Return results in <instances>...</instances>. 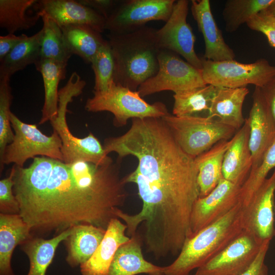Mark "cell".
I'll return each instance as SVG.
<instances>
[{"instance_id":"1","label":"cell","mask_w":275,"mask_h":275,"mask_svg":"<svg viewBox=\"0 0 275 275\" xmlns=\"http://www.w3.org/2000/svg\"><path fill=\"white\" fill-rule=\"evenodd\" d=\"M13 180L19 214L31 232L60 234L79 224L106 229L128 196L123 178L85 187L67 163L45 156L34 157L27 168L15 166Z\"/></svg>"},{"instance_id":"2","label":"cell","mask_w":275,"mask_h":275,"mask_svg":"<svg viewBox=\"0 0 275 275\" xmlns=\"http://www.w3.org/2000/svg\"><path fill=\"white\" fill-rule=\"evenodd\" d=\"M103 146L120 161L137 158L136 169L123 179L136 185L144 208L168 211L199 196L195 159L179 147L162 118L132 119L125 133L105 139Z\"/></svg>"},{"instance_id":"3","label":"cell","mask_w":275,"mask_h":275,"mask_svg":"<svg viewBox=\"0 0 275 275\" xmlns=\"http://www.w3.org/2000/svg\"><path fill=\"white\" fill-rule=\"evenodd\" d=\"M156 30L145 25L134 32L107 35L114 62V81L133 91L158 70Z\"/></svg>"},{"instance_id":"4","label":"cell","mask_w":275,"mask_h":275,"mask_svg":"<svg viewBox=\"0 0 275 275\" xmlns=\"http://www.w3.org/2000/svg\"><path fill=\"white\" fill-rule=\"evenodd\" d=\"M244 229V208L238 202L223 217L187 239L174 261L164 267V274L189 275L216 256Z\"/></svg>"},{"instance_id":"5","label":"cell","mask_w":275,"mask_h":275,"mask_svg":"<svg viewBox=\"0 0 275 275\" xmlns=\"http://www.w3.org/2000/svg\"><path fill=\"white\" fill-rule=\"evenodd\" d=\"M86 85V81L76 72L72 73L66 84L59 91L58 114L50 123L62 141L61 152L64 163L84 161L103 165L113 160L106 153L98 139L92 133L83 138L76 137L70 131L66 121L68 104L74 97L82 93Z\"/></svg>"},{"instance_id":"6","label":"cell","mask_w":275,"mask_h":275,"mask_svg":"<svg viewBox=\"0 0 275 275\" xmlns=\"http://www.w3.org/2000/svg\"><path fill=\"white\" fill-rule=\"evenodd\" d=\"M85 108L89 112L112 113L113 124L117 127L126 125L129 119L162 118L169 114L162 102L150 104L143 99L138 91L115 82L105 90L93 91V96L87 100Z\"/></svg>"},{"instance_id":"7","label":"cell","mask_w":275,"mask_h":275,"mask_svg":"<svg viewBox=\"0 0 275 275\" xmlns=\"http://www.w3.org/2000/svg\"><path fill=\"white\" fill-rule=\"evenodd\" d=\"M162 119L179 147L194 159L219 141L231 139L237 131L207 116L177 117L169 113Z\"/></svg>"},{"instance_id":"8","label":"cell","mask_w":275,"mask_h":275,"mask_svg":"<svg viewBox=\"0 0 275 275\" xmlns=\"http://www.w3.org/2000/svg\"><path fill=\"white\" fill-rule=\"evenodd\" d=\"M10 122L14 136L13 141L6 147L0 161L1 174L5 164L13 163L17 167H23L28 159L37 155L63 161L62 143L56 131L53 130L50 136L46 135L36 124L22 122L12 112Z\"/></svg>"},{"instance_id":"9","label":"cell","mask_w":275,"mask_h":275,"mask_svg":"<svg viewBox=\"0 0 275 275\" xmlns=\"http://www.w3.org/2000/svg\"><path fill=\"white\" fill-rule=\"evenodd\" d=\"M201 59L205 82L216 87L237 88L253 85L261 88L275 75V66L263 58L251 63L235 60L215 62Z\"/></svg>"},{"instance_id":"10","label":"cell","mask_w":275,"mask_h":275,"mask_svg":"<svg viewBox=\"0 0 275 275\" xmlns=\"http://www.w3.org/2000/svg\"><path fill=\"white\" fill-rule=\"evenodd\" d=\"M158 60L156 74L143 83L137 90L142 97L164 91L175 93L206 85L201 69L184 61L175 52L160 49Z\"/></svg>"},{"instance_id":"11","label":"cell","mask_w":275,"mask_h":275,"mask_svg":"<svg viewBox=\"0 0 275 275\" xmlns=\"http://www.w3.org/2000/svg\"><path fill=\"white\" fill-rule=\"evenodd\" d=\"M175 0H127L119 2L106 19L105 29L112 34L134 32L151 21L166 22Z\"/></svg>"},{"instance_id":"12","label":"cell","mask_w":275,"mask_h":275,"mask_svg":"<svg viewBox=\"0 0 275 275\" xmlns=\"http://www.w3.org/2000/svg\"><path fill=\"white\" fill-rule=\"evenodd\" d=\"M188 8V1H176L168 20L162 28L156 30L157 43L160 49L174 52L196 68L201 69V59L195 50L196 37L187 21Z\"/></svg>"},{"instance_id":"13","label":"cell","mask_w":275,"mask_h":275,"mask_svg":"<svg viewBox=\"0 0 275 275\" xmlns=\"http://www.w3.org/2000/svg\"><path fill=\"white\" fill-rule=\"evenodd\" d=\"M263 242L244 229L223 251L198 268L195 275H240L252 265Z\"/></svg>"},{"instance_id":"14","label":"cell","mask_w":275,"mask_h":275,"mask_svg":"<svg viewBox=\"0 0 275 275\" xmlns=\"http://www.w3.org/2000/svg\"><path fill=\"white\" fill-rule=\"evenodd\" d=\"M240 188L241 186L223 178L209 194L199 197L194 204L190 216L191 237L235 207L239 202Z\"/></svg>"},{"instance_id":"15","label":"cell","mask_w":275,"mask_h":275,"mask_svg":"<svg viewBox=\"0 0 275 275\" xmlns=\"http://www.w3.org/2000/svg\"><path fill=\"white\" fill-rule=\"evenodd\" d=\"M275 169L254 194L249 204L243 207L244 229L262 241L275 236Z\"/></svg>"},{"instance_id":"16","label":"cell","mask_w":275,"mask_h":275,"mask_svg":"<svg viewBox=\"0 0 275 275\" xmlns=\"http://www.w3.org/2000/svg\"><path fill=\"white\" fill-rule=\"evenodd\" d=\"M249 117V147L252 157L251 170L261 162L268 148L275 141V122L264 100L259 87H255Z\"/></svg>"},{"instance_id":"17","label":"cell","mask_w":275,"mask_h":275,"mask_svg":"<svg viewBox=\"0 0 275 275\" xmlns=\"http://www.w3.org/2000/svg\"><path fill=\"white\" fill-rule=\"evenodd\" d=\"M37 12H43L61 28L71 24L87 25L100 33L105 30L106 19L94 10L78 1L40 0L33 6Z\"/></svg>"},{"instance_id":"18","label":"cell","mask_w":275,"mask_h":275,"mask_svg":"<svg viewBox=\"0 0 275 275\" xmlns=\"http://www.w3.org/2000/svg\"><path fill=\"white\" fill-rule=\"evenodd\" d=\"M191 11L205 43L203 58L215 62L233 60L235 54L226 43L213 16L209 0H192Z\"/></svg>"},{"instance_id":"19","label":"cell","mask_w":275,"mask_h":275,"mask_svg":"<svg viewBox=\"0 0 275 275\" xmlns=\"http://www.w3.org/2000/svg\"><path fill=\"white\" fill-rule=\"evenodd\" d=\"M250 128L246 120L232 138L223 160L225 179L241 187L251 170L253 161L249 147Z\"/></svg>"},{"instance_id":"20","label":"cell","mask_w":275,"mask_h":275,"mask_svg":"<svg viewBox=\"0 0 275 275\" xmlns=\"http://www.w3.org/2000/svg\"><path fill=\"white\" fill-rule=\"evenodd\" d=\"M127 227L118 218H112L104 238L92 256L80 265L82 275H108L109 268L118 248L130 240L125 235Z\"/></svg>"},{"instance_id":"21","label":"cell","mask_w":275,"mask_h":275,"mask_svg":"<svg viewBox=\"0 0 275 275\" xmlns=\"http://www.w3.org/2000/svg\"><path fill=\"white\" fill-rule=\"evenodd\" d=\"M143 240L137 232L117 250L110 265L108 275H164V267L155 265L144 258Z\"/></svg>"},{"instance_id":"22","label":"cell","mask_w":275,"mask_h":275,"mask_svg":"<svg viewBox=\"0 0 275 275\" xmlns=\"http://www.w3.org/2000/svg\"><path fill=\"white\" fill-rule=\"evenodd\" d=\"M215 87L207 116L238 130L245 121L242 106L249 89L246 87Z\"/></svg>"},{"instance_id":"23","label":"cell","mask_w":275,"mask_h":275,"mask_svg":"<svg viewBox=\"0 0 275 275\" xmlns=\"http://www.w3.org/2000/svg\"><path fill=\"white\" fill-rule=\"evenodd\" d=\"M19 214H0V275H15L11 261L16 246L33 237Z\"/></svg>"},{"instance_id":"24","label":"cell","mask_w":275,"mask_h":275,"mask_svg":"<svg viewBox=\"0 0 275 275\" xmlns=\"http://www.w3.org/2000/svg\"><path fill=\"white\" fill-rule=\"evenodd\" d=\"M106 230L91 224L72 227L71 233L64 240L67 255L66 260L71 267L85 263L92 256L105 235Z\"/></svg>"},{"instance_id":"25","label":"cell","mask_w":275,"mask_h":275,"mask_svg":"<svg viewBox=\"0 0 275 275\" xmlns=\"http://www.w3.org/2000/svg\"><path fill=\"white\" fill-rule=\"evenodd\" d=\"M232 143V138L223 140L195 158L198 169L197 181L199 197L209 194L224 178L222 172L225 154Z\"/></svg>"},{"instance_id":"26","label":"cell","mask_w":275,"mask_h":275,"mask_svg":"<svg viewBox=\"0 0 275 275\" xmlns=\"http://www.w3.org/2000/svg\"><path fill=\"white\" fill-rule=\"evenodd\" d=\"M50 60L39 59L35 64L36 70L42 76L44 88V101L39 124L50 121L58 114L59 84L66 77V66Z\"/></svg>"},{"instance_id":"27","label":"cell","mask_w":275,"mask_h":275,"mask_svg":"<svg viewBox=\"0 0 275 275\" xmlns=\"http://www.w3.org/2000/svg\"><path fill=\"white\" fill-rule=\"evenodd\" d=\"M72 227L49 239L32 237L21 244V248L30 261L27 275H45L46 270L54 256L61 242L71 233Z\"/></svg>"},{"instance_id":"28","label":"cell","mask_w":275,"mask_h":275,"mask_svg":"<svg viewBox=\"0 0 275 275\" xmlns=\"http://www.w3.org/2000/svg\"><path fill=\"white\" fill-rule=\"evenodd\" d=\"M61 28L70 53L91 64L105 41L101 33L87 25L71 24Z\"/></svg>"},{"instance_id":"29","label":"cell","mask_w":275,"mask_h":275,"mask_svg":"<svg viewBox=\"0 0 275 275\" xmlns=\"http://www.w3.org/2000/svg\"><path fill=\"white\" fill-rule=\"evenodd\" d=\"M41 29L17 44L1 62L0 79L10 78L16 72L34 64L40 59Z\"/></svg>"},{"instance_id":"30","label":"cell","mask_w":275,"mask_h":275,"mask_svg":"<svg viewBox=\"0 0 275 275\" xmlns=\"http://www.w3.org/2000/svg\"><path fill=\"white\" fill-rule=\"evenodd\" d=\"M38 0H0V27L8 34L29 30L36 25L41 16H28L26 11Z\"/></svg>"},{"instance_id":"31","label":"cell","mask_w":275,"mask_h":275,"mask_svg":"<svg viewBox=\"0 0 275 275\" xmlns=\"http://www.w3.org/2000/svg\"><path fill=\"white\" fill-rule=\"evenodd\" d=\"M37 13L43 21L40 59L53 60L67 65L72 54L66 45L61 27L44 13Z\"/></svg>"},{"instance_id":"32","label":"cell","mask_w":275,"mask_h":275,"mask_svg":"<svg viewBox=\"0 0 275 275\" xmlns=\"http://www.w3.org/2000/svg\"><path fill=\"white\" fill-rule=\"evenodd\" d=\"M215 88L206 85L174 93L173 115L183 117L208 112Z\"/></svg>"},{"instance_id":"33","label":"cell","mask_w":275,"mask_h":275,"mask_svg":"<svg viewBox=\"0 0 275 275\" xmlns=\"http://www.w3.org/2000/svg\"><path fill=\"white\" fill-rule=\"evenodd\" d=\"M274 0H228L223 10L227 32L236 31L254 16L266 10Z\"/></svg>"},{"instance_id":"34","label":"cell","mask_w":275,"mask_h":275,"mask_svg":"<svg viewBox=\"0 0 275 275\" xmlns=\"http://www.w3.org/2000/svg\"><path fill=\"white\" fill-rule=\"evenodd\" d=\"M273 168H275V141L266 151L259 166L251 170L241 187L239 202L243 207L248 205L254 194L267 178L269 172Z\"/></svg>"},{"instance_id":"35","label":"cell","mask_w":275,"mask_h":275,"mask_svg":"<svg viewBox=\"0 0 275 275\" xmlns=\"http://www.w3.org/2000/svg\"><path fill=\"white\" fill-rule=\"evenodd\" d=\"M91 64L95 76L94 91L106 90L114 82V62L107 40H105Z\"/></svg>"},{"instance_id":"36","label":"cell","mask_w":275,"mask_h":275,"mask_svg":"<svg viewBox=\"0 0 275 275\" xmlns=\"http://www.w3.org/2000/svg\"><path fill=\"white\" fill-rule=\"evenodd\" d=\"M10 81V78L0 79V161L6 147L13 141L14 136L10 122L13 95Z\"/></svg>"},{"instance_id":"37","label":"cell","mask_w":275,"mask_h":275,"mask_svg":"<svg viewBox=\"0 0 275 275\" xmlns=\"http://www.w3.org/2000/svg\"><path fill=\"white\" fill-rule=\"evenodd\" d=\"M15 171V165L14 164L9 176L0 180L1 213L10 214L19 213V204L13 190Z\"/></svg>"},{"instance_id":"38","label":"cell","mask_w":275,"mask_h":275,"mask_svg":"<svg viewBox=\"0 0 275 275\" xmlns=\"http://www.w3.org/2000/svg\"><path fill=\"white\" fill-rule=\"evenodd\" d=\"M252 30L262 33L269 44L275 48V18L265 10L254 16L246 23Z\"/></svg>"},{"instance_id":"39","label":"cell","mask_w":275,"mask_h":275,"mask_svg":"<svg viewBox=\"0 0 275 275\" xmlns=\"http://www.w3.org/2000/svg\"><path fill=\"white\" fill-rule=\"evenodd\" d=\"M270 240L264 241L252 265L240 275H268V268L265 259L269 249Z\"/></svg>"},{"instance_id":"40","label":"cell","mask_w":275,"mask_h":275,"mask_svg":"<svg viewBox=\"0 0 275 275\" xmlns=\"http://www.w3.org/2000/svg\"><path fill=\"white\" fill-rule=\"evenodd\" d=\"M80 4L88 7L103 16L106 19L119 3L113 0H79Z\"/></svg>"},{"instance_id":"41","label":"cell","mask_w":275,"mask_h":275,"mask_svg":"<svg viewBox=\"0 0 275 275\" xmlns=\"http://www.w3.org/2000/svg\"><path fill=\"white\" fill-rule=\"evenodd\" d=\"M28 36L22 34L16 36L14 34H8L0 36V62L20 42L27 38Z\"/></svg>"},{"instance_id":"42","label":"cell","mask_w":275,"mask_h":275,"mask_svg":"<svg viewBox=\"0 0 275 275\" xmlns=\"http://www.w3.org/2000/svg\"><path fill=\"white\" fill-rule=\"evenodd\" d=\"M260 88L264 100L275 122V75Z\"/></svg>"},{"instance_id":"43","label":"cell","mask_w":275,"mask_h":275,"mask_svg":"<svg viewBox=\"0 0 275 275\" xmlns=\"http://www.w3.org/2000/svg\"><path fill=\"white\" fill-rule=\"evenodd\" d=\"M265 11L275 18V0L273 3L265 10Z\"/></svg>"},{"instance_id":"44","label":"cell","mask_w":275,"mask_h":275,"mask_svg":"<svg viewBox=\"0 0 275 275\" xmlns=\"http://www.w3.org/2000/svg\"><path fill=\"white\" fill-rule=\"evenodd\" d=\"M274 213H275V197H274Z\"/></svg>"}]
</instances>
